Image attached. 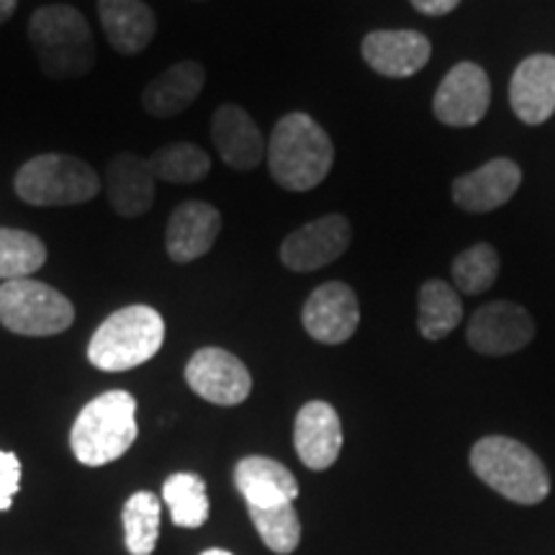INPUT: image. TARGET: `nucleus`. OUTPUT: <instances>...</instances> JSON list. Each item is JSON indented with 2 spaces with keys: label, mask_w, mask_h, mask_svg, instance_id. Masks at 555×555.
I'll return each instance as SVG.
<instances>
[{
  "label": "nucleus",
  "mask_w": 555,
  "mask_h": 555,
  "mask_svg": "<svg viewBox=\"0 0 555 555\" xmlns=\"http://www.w3.org/2000/svg\"><path fill=\"white\" fill-rule=\"evenodd\" d=\"M535 337V319L515 301H491L470 317L466 339L481 356H512Z\"/></svg>",
  "instance_id": "nucleus-9"
},
{
  "label": "nucleus",
  "mask_w": 555,
  "mask_h": 555,
  "mask_svg": "<svg viewBox=\"0 0 555 555\" xmlns=\"http://www.w3.org/2000/svg\"><path fill=\"white\" fill-rule=\"evenodd\" d=\"M159 515L163 504L152 491H137L124 504V532H127V551L131 555H152L159 535Z\"/></svg>",
  "instance_id": "nucleus-27"
},
{
  "label": "nucleus",
  "mask_w": 555,
  "mask_h": 555,
  "mask_svg": "<svg viewBox=\"0 0 555 555\" xmlns=\"http://www.w3.org/2000/svg\"><path fill=\"white\" fill-rule=\"evenodd\" d=\"M491 103V82L476 62H457L437 88L433 108L448 127H474L486 116Z\"/></svg>",
  "instance_id": "nucleus-11"
},
{
  "label": "nucleus",
  "mask_w": 555,
  "mask_h": 555,
  "mask_svg": "<svg viewBox=\"0 0 555 555\" xmlns=\"http://www.w3.org/2000/svg\"><path fill=\"white\" fill-rule=\"evenodd\" d=\"M433 47L420 31H371L363 39L367 67L386 78H412L429 62Z\"/></svg>",
  "instance_id": "nucleus-18"
},
{
  "label": "nucleus",
  "mask_w": 555,
  "mask_h": 555,
  "mask_svg": "<svg viewBox=\"0 0 555 555\" xmlns=\"http://www.w3.org/2000/svg\"><path fill=\"white\" fill-rule=\"evenodd\" d=\"M352 242V227L343 214L314 219L291 232L281 245V262L296 273H314L343 258Z\"/></svg>",
  "instance_id": "nucleus-10"
},
{
  "label": "nucleus",
  "mask_w": 555,
  "mask_h": 555,
  "mask_svg": "<svg viewBox=\"0 0 555 555\" xmlns=\"http://www.w3.org/2000/svg\"><path fill=\"white\" fill-rule=\"evenodd\" d=\"M221 224L219 208L206 201H185L170 214L168 232H165V247L172 262H193L204 258L217 242Z\"/></svg>",
  "instance_id": "nucleus-15"
},
{
  "label": "nucleus",
  "mask_w": 555,
  "mask_h": 555,
  "mask_svg": "<svg viewBox=\"0 0 555 555\" xmlns=\"http://www.w3.org/2000/svg\"><path fill=\"white\" fill-rule=\"evenodd\" d=\"M234 486L249 509H270V506L294 504L298 481L283 463L266 455L242 457L234 468Z\"/></svg>",
  "instance_id": "nucleus-20"
},
{
  "label": "nucleus",
  "mask_w": 555,
  "mask_h": 555,
  "mask_svg": "<svg viewBox=\"0 0 555 555\" xmlns=\"http://www.w3.org/2000/svg\"><path fill=\"white\" fill-rule=\"evenodd\" d=\"M470 468L486 486L517 504H540L551 494L543 461L519 440L504 435L481 437L470 448Z\"/></svg>",
  "instance_id": "nucleus-4"
},
{
  "label": "nucleus",
  "mask_w": 555,
  "mask_h": 555,
  "mask_svg": "<svg viewBox=\"0 0 555 555\" xmlns=\"http://www.w3.org/2000/svg\"><path fill=\"white\" fill-rule=\"evenodd\" d=\"M249 519H253L255 530L260 532L262 543L278 555L294 553L298 543H301V519H298L294 504L270 506V509H249Z\"/></svg>",
  "instance_id": "nucleus-29"
},
{
  "label": "nucleus",
  "mask_w": 555,
  "mask_h": 555,
  "mask_svg": "<svg viewBox=\"0 0 555 555\" xmlns=\"http://www.w3.org/2000/svg\"><path fill=\"white\" fill-rule=\"evenodd\" d=\"M39 67L50 78H82L95 65V41L86 16L73 5H41L29 21Z\"/></svg>",
  "instance_id": "nucleus-2"
},
{
  "label": "nucleus",
  "mask_w": 555,
  "mask_h": 555,
  "mask_svg": "<svg viewBox=\"0 0 555 555\" xmlns=\"http://www.w3.org/2000/svg\"><path fill=\"white\" fill-rule=\"evenodd\" d=\"M509 103L519 121L538 127L555 114V57L532 54L519 62L509 82Z\"/></svg>",
  "instance_id": "nucleus-16"
},
{
  "label": "nucleus",
  "mask_w": 555,
  "mask_h": 555,
  "mask_svg": "<svg viewBox=\"0 0 555 555\" xmlns=\"http://www.w3.org/2000/svg\"><path fill=\"white\" fill-rule=\"evenodd\" d=\"M99 16L108 44L127 57L142 54L157 34V18L144 0H99Z\"/></svg>",
  "instance_id": "nucleus-21"
},
{
  "label": "nucleus",
  "mask_w": 555,
  "mask_h": 555,
  "mask_svg": "<svg viewBox=\"0 0 555 555\" xmlns=\"http://www.w3.org/2000/svg\"><path fill=\"white\" fill-rule=\"evenodd\" d=\"M191 391L217 406H237L253 393V376L237 356L221 347H204L185 365Z\"/></svg>",
  "instance_id": "nucleus-8"
},
{
  "label": "nucleus",
  "mask_w": 555,
  "mask_h": 555,
  "mask_svg": "<svg viewBox=\"0 0 555 555\" xmlns=\"http://www.w3.org/2000/svg\"><path fill=\"white\" fill-rule=\"evenodd\" d=\"M463 319V301L457 291L446 281H425L420 288V314H416V327L420 335L437 343L448 337Z\"/></svg>",
  "instance_id": "nucleus-23"
},
{
  "label": "nucleus",
  "mask_w": 555,
  "mask_h": 555,
  "mask_svg": "<svg viewBox=\"0 0 555 555\" xmlns=\"http://www.w3.org/2000/svg\"><path fill=\"white\" fill-rule=\"evenodd\" d=\"M211 139L219 157L234 170H255L266 157V137L253 116L234 103L217 108L211 121Z\"/></svg>",
  "instance_id": "nucleus-17"
},
{
  "label": "nucleus",
  "mask_w": 555,
  "mask_h": 555,
  "mask_svg": "<svg viewBox=\"0 0 555 555\" xmlns=\"http://www.w3.org/2000/svg\"><path fill=\"white\" fill-rule=\"evenodd\" d=\"M137 440V401L129 391H106L80 409L69 448L82 466L119 461Z\"/></svg>",
  "instance_id": "nucleus-3"
},
{
  "label": "nucleus",
  "mask_w": 555,
  "mask_h": 555,
  "mask_svg": "<svg viewBox=\"0 0 555 555\" xmlns=\"http://www.w3.org/2000/svg\"><path fill=\"white\" fill-rule=\"evenodd\" d=\"M304 330L322 345H343L360 324L358 296L347 283L330 281L307 298L301 311Z\"/></svg>",
  "instance_id": "nucleus-12"
},
{
  "label": "nucleus",
  "mask_w": 555,
  "mask_h": 555,
  "mask_svg": "<svg viewBox=\"0 0 555 555\" xmlns=\"http://www.w3.org/2000/svg\"><path fill=\"white\" fill-rule=\"evenodd\" d=\"M522 183V170L515 159L496 157L453 183V201L468 214H486L509 204Z\"/></svg>",
  "instance_id": "nucleus-14"
},
{
  "label": "nucleus",
  "mask_w": 555,
  "mask_h": 555,
  "mask_svg": "<svg viewBox=\"0 0 555 555\" xmlns=\"http://www.w3.org/2000/svg\"><path fill=\"white\" fill-rule=\"evenodd\" d=\"M294 446L309 470H327L343 453V422L327 401H309L298 409Z\"/></svg>",
  "instance_id": "nucleus-13"
},
{
  "label": "nucleus",
  "mask_w": 555,
  "mask_h": 555,
  "mask_svg": "<svg viewBox=\"0 0 555 555\" xmlns=\"http://www.w3.org/2000/svg\"><path fill=\"white\" fill-rule=\"evenodd\" d=\"M106 193L114 211L124 219L144 217L155 204V172L150 168V159L121 152L108 163L106 168Z\"/></svg>",
  "instance_id": "nucleus-19"
},
{
  "label": "nucleus",
  "mask_w": 555,
  "mask_h": 555,
  "mask_svg": "<svg viewBox=\"0 0 555 555\" xmlns=\"http://www.w3.org/2000/svg\"><path fill=\"white\" fill-rule=\"evenodd\" d=\"M165 343V322L157 309L131 304L114 311L95 330L88 345V360L99 371L121 373L147 363Z\"/></svg>",
  "instance_id": "nucleus-5"
},
{
  "label": "nucleus",
  "mask_w": 555,
  "mask_h": 555,
  "mask_svg": "<svg viewBox=\"0 0 555 555\" xmlns=\"http://www.w3.org/2000/svg\"><path fill=\"white\" fill-rule=\"evenodd\" d=\"M21 489V461L16 453L0 450V512L11 509L13 496Z\"/></svg>",
  "instance_id": "nucleus-30"
},
{
  "label": "nucleus",
  "mask_w": 555,
  "mask_h": 555,
  "mask_svg": "<svg viewBox=\"0 0 555 555\" xmlns=\"http://www.w3.org/2000/svg\"><path fill=\"white\" fill-rule=\"evenodd\" d=\"M409 3L420 13H425V16H446V13L461 5V0H409Z\"/></svg>",
  "instance_id": "nucleus-31"
},
{
  "label": "nucleus",
  "mask_w": 555,
  "mask_h": 555,
  "mask_svg": "<svg viewBox=\"0 0 555 555\" xmlns=\"http://www.w3.org/2000/svg\"><path fill=\"white\" fill-rule=\"evenodd\" d=\"M147 159L155 178L172 185H193L198 180H204L208 170H211V157L198 144L191 142L168 144V147L157 150Z\"/></svg>",
  "instance_id": "nucleus-25"
},
{
  "label": "nucleus",
  "mask_w": 555,
  "mask_h": 555,
  "mask_svg": "<svg viewBox=\"0 0 555 555\" xmlns=\"http://www.w3.org/2000/svg\"><path fill=\"white\" fill-rule=\"evenodd\" d=\"M13 189L29 206H75L99 196L101 178L80 157L50 152L31 157L18 170Z\"/></svg>",
  "instance_id": "nucleus-6"
},
{
  "label": "nucleus",
  "mask_w": 555,
  "mask_h": 555,
  "mask_svg": "<svg viewBox=\"0 0 555 555\" xmlns=\"http://www.w3.org/2000/svg\"><path fill=\"white\" fill-rule=\"evenodd\" d=\"M47 247L37 234L0 227V281H21L44 268Z\"/></svg>",
  "instance_id": "nucleus-26"
},
{
  "label": "nucleus",
  "mask_w": 555,
  "mask_h": 555,
  "mask_svg": "<svg viewBox=\"0 0 555 555\" xmlns=\"http://www.w3.org/2000/svg\"><path fill=\"white\" fill-rule=\"evenodd\" d=\"M18 0H0V24H5L13 16V11H16Z\"/></svg>",
  "instance_id": "nucleus-32"
},
{
  "label": "nucleus",
  "mask_w": 555,
  "mask_h": 555,
  "mask_svg": "<svg viewBox=\"0 0 555 555\" xmlns=\"http://www.w3.org/2000/svg\"><path fill=\"white\" fill-rule=\"evenodd\" d=\"M335 165L332 139L309 114H288L275 124L268 142V168L281 189H317Z\"/></svg>",
  "instance_id": "nucleus-1"
},
{
  "label": "nucleus",
  "mask_w": 555,
  "mask_h": 555,
  "mask_svg": "<svg viewBox=\"0 0 555 555\" xmlns=\"http://www.w3.org/2000/svg\"><path fill=\"white\" fill-rule=\"evenodd\" d=\"M163 499L168 504L172 522L178 527H204L208 519V494L206 481L198 474L180 470L163 483Z\"/></svg>",
  "instance_id": "nucleus-24"
},
{
  "label": "nucleus",
  "mask_w": 555,
  "mask_h": 555,
  "mask_svg": "<svg viewBox=\"0 0 555 555\" xmlns=\"http://www.w3.org/2000/svg\"><path fill=\"white\" fill-rule=\"evenodd\" d=\"M201 555H234V553H229V551H221V547H211V551H204Z\"/></svg>",
  "instance_id": "nucleus-33"
},
{
  "label": "nucleus",
  "mask_w": 555,
  "mask_h": 555,
  "mask_svg": "<svg viewBox=\"0 0 555 555\" xmlns=\"http://www.w3.org/2000/svg\"><path fill=\"white\" fill-rule=\"evenodd\" d=\"M499 253L489 242L463 249L453 260V283L461 294L478 296L496 283Z\"/></svg>",
  "instance_id": "nucleus-28"
},
{
  "label": "nucleus",
  "mask_w": 555,
  "mask_h": 555,
  "mask_svg": "<svg viewBox=\"0 0 555 555\" xmlns=\"http://www.w3.org/2000/svg\"><path fill=\"white\" fill-rule=\"evenodd\" d=\"M75 307L47 283L21 278L0 286V324L13 335L52 337L73 327Z\"/></svg>",
  "instance_id": "nucleus-7"
},
{
  "label": "nucleus",
  "mask_w": 555,
  "mask_h": 555,
  "mask_svg": "<svg viewBox=\"0 0 555 555\" xmlns=\"http://www.w3.org/2000/svg\"><path fill=\"white\" fill-rule=\"evenodd\" d=\"M206 86V69L201 62L185 60L159 73L155 80L144 88L142 106L150 116L157 119H172L183 114L193 101L198 99Z\"/></svg>",
  "instance_id": "nucleus-22"
}]
</instances>
